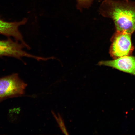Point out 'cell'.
Instances as JSON below:
<instances>
[{
  "instance_id": "277c9868",
  "label": "cell",
  "mask_w": 135,
  "mask_h": 135,
  "mask_svg": "<svg viewBox=\"0 0 135 135\" xmlns=\"http://www.w3.org/2000/svg\"><path fill=\"white\" fill-rule=\"evenodd\" d=\"M97 65L112 68L135 76V56H126L112 60L101 61Z\"/></svg>"
},
{
  "instance_id": "ba28073f",
  "label": "cell",
  "mask_w": 135,
  "mask_h": 135,
  "mask_svg": "<svg viewBox=\"0 0 135 135\" xmlns=\"http://www.w3.org/2000/svg\"><path fill=\"white\" fill-rule=\"evenodd\" d=\"M4 100V99H0V102H1V101Z\"/></svg>"
},
{
  "instance_id": "7a4b0ae2",
  "label": "cell",
  "mask_w": 135,
  "mask_h": 135,
  "mask_svg": "<svg viewBox=\"0 0 135 135\" xmlns=\"http://www.w3.org/2000/svg\"><path fill=\"white\" fill-rule=\"evenodd\" d=\"M132 34L124 31H116L113 35L109 53L113 59L132 55L134 49L131 41Z\"/></svg>"
},
{
  "instance_id": "52a82bcc",
  "label": "cell",
  "mask_w": 135,
  "mask_h": 135,
  "mask_svg": "<svg viewBox=\"0 0 135 135\" xmlns=\"http://www.w3.org/2000/svg\"><path fill=\"white\" fill-rule=\"evenodd\" d=\"M94 0H77L78 9L82 11L84 8H88L92 5Z\"/></svg>"
},
{
  "instance_id": "8992f818",
  "label": "cell",
  "mask_w": 135,
  "mask_h": 135,
  "mask_svg": "<svg viewBox=\"0 0 135 135\" xmlns=\"http://www.w3.org/2000/svg\"><path fill=\"white\" fill-rule=\"evenodd\" d=\"M52 113L58 123L59 127L60 128L62 133L65 134L69 135V133L67 131L63 118L58 113V115H57L53 111H52Z\"/></svg>"
},
{
  "instance_id": "5b68a950",
  "label": "cell",
  "mask_w": 135,
  "mask_h": 135,
  "mask_svg": "<svg viewBox=\"0 0 135 135\" xmlns=\"http://www.w3.org/2000/svg\"><path fill=\"white\" fill-rule=\"evenodd\" d=\"M27 21L26 18L21 21L14 22H6L0 18V34L12 37L16 41L21 42L26 48L29 49L30 47L24 41L19 29V27L25 25Z\"/></svg>"
},
{
  "instance_id": "3957f363",
  "label": "cell",
  "mask_w": 135,
  "mask_h": 135,
  "mask_svg": "<svg viewBox=\"0 0 135 135\" xmlns=\"http://www.w3.org/2000/svg\"><path fill=\"white\" fill-rule=\"evenodd\" d=\"M27 86L17 74L0 78V99L23 95Z\"/></svg>"
},
{
  "instance_id": "6da1fadb",
  "label": "cell",
  "mask_w": 135,
  "mask_h": 135,
  "mask_svg": "<svg viewBox=\"0 0 135 135\" xmlns=\"http://www.w3.org/2000/svg\"><path fill=\"white\" fill-rule=\"evenodd\" d=\"M102 16L114 21L116 31L135 32V2L130 0H104L99 8Z\"/></svg>"
}]
</instances>
